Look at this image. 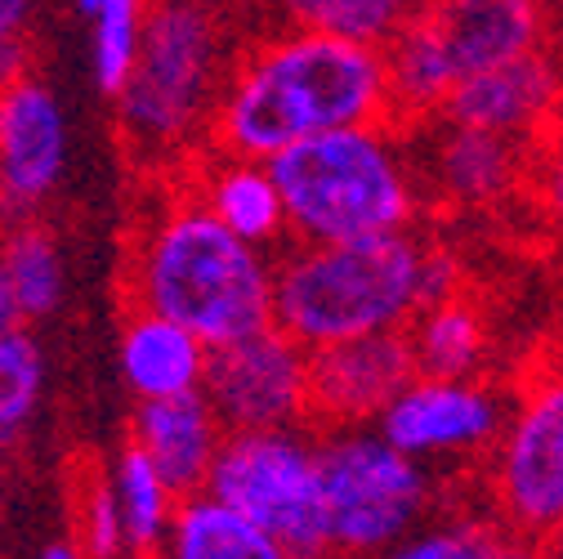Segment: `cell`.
Instances as JSON below:
<instances>
[{
	"label": "cell",
	"instance_id": "6da1fadb",
	"mask_svg": "<svg viewBox=\"0 0 563 559\" xmlns=\"http://www.w3.org/2000/svg\"><path fill=\"white\" fill-rule=\"evenodd\" d=\"M372 121H389L380 50L277 28L233 54L206 144L273 162L313 134Z\"/></svg>",
	"mask_w": 563,
	"mask_h": 559
},
{
	"label": "cell",
	"instance_id": "7a4b0ae2",
	"mask_svg": "<svg viewBox=\"0 0 563 559\" xmlns=\"http://www.w3.org/2000/svg\"><path fill=\"white\" fill-rule=\"evenodd\" d=\"M456 283L452 251L411 229L358 242H296L273 260V327L305 349L402 331L430 300L461 292Z\"/></svg>",
	"mask_w": 563,
	"mask_h": 559
},
{
	"label": "cell",
	"instance_id": "3957f363",
	"mask_svg": "<svg viewBox=\"0 0 563 559\" xmlns=\"http://www.w3.org/2000/svg\"><path fill=\"white\" fill-rule=\"evenodd\" d=\"M130 296L134 309H153L220 349L273 322V260L179 188L139 220Z\"/></svg>",
	"mask_w": 563,
	"mask_h": 559
},
{
	"label": "cell",
	"instance_id": "277c9868",
	"mask_svg": "<svg viewBox=\"0 0 563 559\" xmlns=\"http://www.w3.org/2000/svg\"><path fill=\"white\" fill-rule=\"evenodd\" d=\"M268 175L296 242H358L411 229L420 188L394 121L344 125L277 153Z\"/></svg>",
	"mask_w": 563,
	"mask_h": 559
},
{
	"label": "cell",
	"instance_id": "5b68a950",
	"mask_svg": "<svg viewBox=\"0 0 563 559\" xmlns=\"http://www.w3.org/2000/svg\"><path fill=\"white\" fill-rule=\"evenodd\" d=\"M233 54L229 19L206 0H148L139 54L112 95L130 153L170 162L210 139Z\"/></svg>",
	"mask_w": 563,
	"mask_h": 559
},
{
	"label": "cell",
	"instance_id": "8992f818",
	"mask_svg": "<svg viewBox=\"0 0 563 559\" xmlns=\"http://www.w3.org/2000/svg\"><path fill=\"white\" fill-rule=\"evenodd\" d=\"M545 0H426L416 19L380 50L389 121L402 130L439 117L465 77L545 50Z\"/></svg>",
	"mask_w": 563,
	"mask_h": 559
},
{
	"label": "cell",
	"instance_id": "52a82bcc",
	"mask_svg": "<svg viewBox=\"0 0 563 559\" xmlns=\"http://www.w3.org/2000/svg\"><path fill=\"white\" fill-rule=\"evenodd\" d=\"M318 479L335 559H376L439 511V474L398 452L376 426L327 430Z\"/></svg>",
	"mask_w": 563,
	"mask_h": 559
},
{
	"label": "cell",
	"instance_id": "ba28073f",
	"mask_svg": "<svg viewBox=\"0 0 563 559\" xmlns=\"http://www.w3.org/2000/svg\"><path fill=\"white\" fill-rule=\"evenodd\" d=\"M206 493L260 524L277 546H287L291 559H331L318 439L305 426L224 435Z\"/></svg>",
	"mask_w": 563,
	"mask_h": 559
},
{
	"label": "cell",
	"instance_id": "9c48e42d",
	"mask_svg": "<svg viewBox=\"0 0 563 559\" xmlns=\"http://www.w3.org/2000/svg\"><path fill=\"white\" fill-rule=\"evenodd\" d=\"M487 511L510 537L545 541L563 524V363L523 381L483 457Z\"/></svg>",
	"mask_w": 563,
	"mask_h": 559
},
{
	"label": "cell",
	"instance_id": "30bf717a",
	"mask_svg": "<svg viewBox=\"0 0 563 559\" xmlns=\"http://www.w3.org/2000/svg\"><path fill=\"white\" fill-rule=\"evenodd\" d=\"M510 394L483 376H411L380 412L376 430L411 461L439 470L483 461L506 426Z\"/></svg>",
	"mask_w": 563,
	"mask_h": 559
},
{
	"label": "cell",
	"instance_id": "8fae6325",
	"mask_svg": "<svg viewBox=\"0 0 563 559\" xmlns=\"http://www.w3.org/2000/svg\"><path fill=\"white\" fill-rule=\"evenodd\" d=\"M201 394L229 435L309 426V349L268 322L210 349Z\"/></svg>",
	"mask_w": 563,
	"mask_h": 559
},
{
	"label": "cell",
	"instance_id": "7c38bea8",
	"mask_svg": "<svg viewBox=\"0 0 563 559\" xmlns=\"http://www.w3.org/2000/svg\"><path fill=\"white\" fill-rule=\"evenodd\" d=\"M411 175L420 201L456 206V211H497L528 188V149L510 139L470 130L448 117L402 125Z\"/></svg>",
	"mask_w": 563,
	"mask_h": 559
},
{
	"label": "cell",
	"instance_id": "4fadbf2b",
	"mask_svg": "<svg viewBox=\"0 0 563 559\" xmlns=\"http://www.w3.org/2000/svg\"><path fill=\"white\" fill-rule=\"evenodd\" d=\"M416 376L402 331L354 336L309 349V421L322 430L376 426L394 394Z\"/></svg>",
	"mask_w": 563,
	"mask_h": 559
},
{
	"label": "cell",
	"instance_id": "5bb4252c",
	"mask_svg": "<svg viewBox=\"0 0 563 559\" xmlns=\"http://www.w3.org/2000/svg\"><path fill=\"white\" fill-rule=\"evenodd\" d=\"M67 171V117L54 90L23 77L0 90V220H32Z\"/></svg>",
	"mask_w": 563,
	"mask_h": 559
},
{
	"label": "cell",
	"instance_id": "9a60e30c",
	"mask_svg": "<svg viewBox=\"0 0 563 559\" xmlns=\"http://www.w3.org/2000/svg\"><path fill=\"white\" fill-rule=\"evenodd\" d=\"M559 108H563V77H559L554 58L545 50H537V54H523L515 63L465 77L448 95L439 117L532 149L537 134L554 121Z\"/></svg>",
	"mask_w": 563,
	"mask_h": 559
},
{
	"label": "cell",
	"instance_id": "2e32d148",
	"mask_svg": "<svg viewBox=\"0 0 563 559\" xmlns=\"http://www.w3.org/2000/svg\"><path fill=\"white\" fill-rule=\"evenodd\" d=\"M224 435L229 430L220 426L216 407L206 403L201 390L139 403L134 421H130V443L157 465V474L175 487L179 497L201 493V487H206Z\"/></svg>",
	"mask_w": 563,
	"mask_h": 559
},
{
	"label": "cell",
	"instance_id": "e0dca14e",
	"mask_svg": "<svg viewBox=\"0 0 563 559\" xmlns=\"http://www.w3.org/2000/svg\"><path fill=\"white\" fill-rule=\"evenodd\" d=\"M184 188L229 233H238L251 246L268 251L273 242L287 238V216H282V197L268 175V162L210 149L206 157L192 162V184H184Z\"/></svg>",
	"mask_w": 563,
	"mask_h": 559
},
{
	"label": "cell",
	"instance_id": "ac0fdd59",
	"mask_svg": "<svg viewBox=\"0 0 563 559\" xmlns=\"http://www.w3.org/2000/svg\"><path fill=\"white\" fill-rule=\"evenodd\" d=\"M121 376L139 403L175 398L201 390L210 349L179 322L153 314V309H130L121 327Z\"/></svg>",
	"mask_w": 563,
	"mask_h": 559
},
{
	"label": "cell",
	"instance_id": "d6986e66",
	"mask_svg": "<svg viewBox=\"0 0 563 559\" xmlns=\"http://www.w3.org/2000/svg\"><path fill=\"white\" fill-rule=\"evenodd\" d=\"M157 559H291V555L242 511L224 506L201 487V493L179 497Z\"/></svg>",
	"mask_w": 563,
	"mask_h": 559
},
{
	"label": "cell",
	"instance_id": "ffe728a7",
	"mask_svg": "<svg viewBox=\"0 0 563 559\" xmlns=\"http://www.w3.org/2000/svg\"><path fill=\"white\" fill-rule=\"evenodd\" d=\"M416 376H478L487 363V318L461 292L430 300L407 327Z\"/></svg>",
	"mask_w": 563,
	"mask_h": 559
},
{
	"label": "cell",
	"instance_id": "44dd1931",
	"mask_svg": "<svg viewBox=\"0 0 563 559\" xmlns=\"http://www.w3.org/2000/svg\"><path fill=\"white\" fill-rule=\"evenodd\" d=\"M108 487H112L121 533H125V559H157V550L166 541V528L175 519L179 493L157 474V465L134 443H125L112 457Z\"/></svg>",
	"mask_w": 563,
	"mask_h": 559
},
{
	"label": "cell",
	"instance_id": "7402d4cb",
	"mask_svg": "<svg viewBox=\"0 0 563 559\" xmlns=\"http://www.w3.org/2000/svg\"><path fill=\"white\" fill-rule=\"evenodd\" d=\"M282 28L385 50L426 0H268Z\"/></svg>",
	"mask_w": 563,
	"mask_h": 559
},
{
	"label": "cell",
	"instance_id": "603a6c76",
	"mask_svg": "<svg viewBox=\"0 0 563 559\" xmlns=\"http://www.w3.org/2000/svg\"><path fill=\"white\" fill-rule=\"evenodd\" d=\"M0 268H5V283L14 292L19 318L36 322L49 318L63 300V255L58 242L36 224V220H19L0 238Z\"/></svg>",
	"mask_w": 563,
	"mask_h": 559
},
{
	"label": "cell",
	"instance_id": "cb8c5ba5",
	"mask_svg": "<svg viewBox=\"0 0 563 559\" xmlns=\"http://www.w3.org/2000/svg\"><path fill=\"white\" fill-rule=\"evenodd\" d=\"M506 528L492 515L474 511H452V515H430L426 524H416L407 537H398L385 555L376 559H501Z\"/></svg>",
	"mask_w": 563,
	"mask_h": 559
},
{
	"label": "cell",
	"instance_id": "d4e9b609",
	"mask_svg": "<svg viewBox=\"0 0 563 559\" xmlns=\"http://www.w3.org/2000/svg\"><path fill=\"white\" fill-rule=\"evenodd\" d=\"M90 19V67L103 95H117L144 36L148 0H99Z\"/></svg>",
	"mask_w": 563,
	"mask_h": 559
},
{
	"label": "cell",
	"instance_id": "484cf974",
	"mask_svg": "<svg viewBox=\"0 0 563 559\" xmlns=\"http://www.w3.org/2000/svg\"><path fill=\"white\" fill-rule=\"evenodd\" d=\"M45 394V354L36 336L19 322L0 331V430L10 439L32 421Z\"/></svg>",
	"mask_w": 563,
	"mask_h": 559
},
{
	"label": "cell",
	"instance_id": "4316f807",
	"mask_svg": "<svg viewBox=\"0 0 563 559\" xmlns=\"http://www.w3.org/2000/svg\"><path fill=\"white\" fill-rule=\"evenodd\" d=\"M77 546L86 559H125V533L108 487V470H86L77 483Z\"/></svg>",
	"mask_w": 563,
	"mask_h": 559
},
{
	"label": "cell",
	"instance_id": "83f0119b",
	"mask_svg": "<svg viewBox=\"0 0 563 559\" xmlns=\"http://www.w3.org/2000/svg\"><path fill=\"white\" fill-rule=\"evenodd\" d=\"M537 211L563 233V108L528 149V188Z\"/></svg>",
	"mask_w": 563,
	"mask_h": 559
},
{
	"label": "cell",
	"instance_id": "f1b7e54d",
	"mask_svg": "<svg viewBox=\"0 0 563 559\" xmlns=\"http://www.w3.org/2000/svg\"><path fill=\"white\" fill-rule=\"evenodd\" d=\"M32 14H36V0H0V45L27 36Z\"/></svg>",
	"mask_w": 563,
	"mask_h": 559
},
{
	"label": "cell",
	"instance_id": "f546056e",
	"mask_svg": "<svg viewBox=\"0 0 563 559\" xmlns=\"http://www.w3.org/2000/svg\"><path fill=\"white\" fill-rule=\"evenodd\" d=\"M550 6V32H545V54L554 58L559 77H563V0H545Z\"/></svg>",
	"mask_w": 563,
	"mask_h": 559
},
{
	"label": "cell",
	"instance_id": "4dcf8cb0",
	"mask_svg": "<svg viewBox=\"0 0 563 559\" xmlns=\"http://www.w3.org/2000/svg\"><path fill=\"white\" fill-rule=\"evenodd\" d=\"M501 559H550L541 541H523V537H506L501 546Z\"/></svg>",
	"mask_w": 563,
	"mask_h": 559
},
{
	"label": "cell",
	"instance_id": "1f68e13d",
	"mask_svg": "<svg viewBox=\"0 0 563 559\" xmlns=\"http://www.w3.org/2000/svg\"><path fill=\"white\" fill-rule=\"evenodd\" d=\"M23 318H19V305H14V292H10V283H5V268H0V331L5 327H19Z\"/></svg>",
	"mask_w": 563,
	"mask_h": 559
},
{
	"label": "cell",
	"instance_id": "d6a6232c",
	"mask_svg": "<svg viewBox=\"0 0 563 559\" xmlns=\"http://www.w3.org/2000/svg\"><path fill=\"white\" fill-rule=\"evenodd\" d=\"M41 559H86V555H81V546H77V541H54Z\"/></svg>",
	"mask_w": 563,
	"mask_h": 559
},
{
	"label": "cell",
	"instance_id": "836d02e7",
	"mask_svg": "<svg viewBox=\"0 0 563 559\" xmlns=\"http://www.w3.org/2000/svg\"><path fill=\"white\" fill-rule=\"evenodd\" d=\"M206 6H210V10H220L224 19H233L242 6H251V0H206Z\"/></svg>",
	"mask_w": 563,
	"mask_h": 559
},
{
	"label": "cell",
	"instance_id": "e575fe53",
	"mask_svg": "<svg viewBox=\"0 0 563 559\" xmlns=\"http://www.w3.org/2000/svg\"><path fill=\"white\" fill-rule=\"evenodd\" d=\"M541 546H545V555H550V559H563V524H559Z\"/></svg>",
	"mask_w": 563,
	"mask_h": 559
},
{
	"label": "cell",
	"instance_id": "d590c367",
	"mask_svg": "<svg viewBox=\"0 0 563 559\" xmlns=\"http://www.w3.org/2000/svg\"><path fill=\"white\" fill-rule=\"evenodd\" d=\"M10 448H14V439H10L5 430H0V470H5V461H10Z\"/></svg>",
	"mask_w": 563,
	"mask_h": 559
},
{
	"label": "cell",
	"instance_id": "8d00e7d4",
	"mask_svg": "<svg viewBox=\"0 0 563 559\" xmlns=\"http://www.w3.org/2000/svg\"><path fill=\"white\" fill-rule=\"evenodd\" d=\"M95 6H99V0H77V10H81V14H95Z\"/></svg>",
	"mask_w": 563,
	"mask_h": 559
},
{
	"label": "cell",
	"instance_id": "74e56055",
	"mask_svg": "<svg viewBox=\"0 0 563 559\" xmlns=\"http://www.w3.org/2000/svg\"><path fill=\"white\" fill-rule=\"evenodd\" d=\"M331 559H335V555H331Z\"/></svg>",
	"mask_w": 563,
	"mask_h": 559
}]
</instances>
